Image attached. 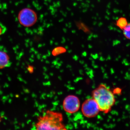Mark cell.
<instances>
[{
  "instance_id": "cell-1",
  "label": "cell",
  "mask_w": 130,
  "mask_h": 130,
  "mask_svg": "<svg viewBox=\"0 0 130 130\" xmlns=\"http://www.w3.org/2000/svg\"><path fill=\"white\" fill-rule=\"evenodd\" d=\"M63 121L61 113L47 110L38 118L35 130H68Z\"/></svg>"
},
{
  "instance_id": "cell-2",
  "label": "cell",
  "mask_w": 130,
  "mask_h": 130,
  "mask_svg": "<svg viewBox=\"0 0 130 130\" xmlns=\"http://www.w3.org/2000/svg\"><path fill=\"white\" fill-rule=\"evenodd\" d=\"M92 98L99 106L100 111L107 113L116 102L113 91L104 84H101L92 92Z\"/></svg>"
},
{
  "instance_id": "cell-3",
  "label": "cell",
  "mask_w": 130,
  "mask_h": 130,
  "mask_svg": "<svg viewBox=\"0 0 130 130\" xmlns=\"http://www.w3.org/2000/svg\"><path fill=\"white\" fill-rule=\"evenodd\" d=\"M18 19L21 25L24 27H29L34 25L37 21V14L32 9L25 8L19 12Z\"/></svg>"
},
{
  "instance_id": "cell-4",
  "label": "cell",
  "mask_w": 130,
  "mask_h": 130,
  "mask_svg": "<svg viewBox=\"0 0 130 130\" xmlns=\"http://www.w3.org/2000/svg\"><path fill=\"white\" fill-rule=\"evenodd\" d=\"M81 111L84 116L88 118H94L101 111L98 104L93 98L84 102L81 107Z\"/></svg>"
},
{
  "instance_id": "cell-5",
  "label": "cell",
  "mask_w": 130,
  "mask_h": 130,
  "mask_svg": "<svg viewBox=\"0 0 130 130\" xmlns=\"http://www.w3.org/2000/svg\"><path fill=\"white\" fill-rule=\"evenodd\" d=\"M63 106L64 110L68 113H75L79 109L80 101L76 96L72 95L67 96L63 101Z\"/></svg>"
},
{
  "instance_id": "cell-6",
  "label": "cell",
  "mask_w": 130,
  "mask_h": 130,
  "mask_svg": "<svg viewBox=\"0 0 130 130\" xmlns=\"http://www.w3.org/2000/svg\"><path fill=\"white\" fill-rule=\"evenodd\" d=\"M9 64V58L5 52L0 51V69L8 66Z\"/></svg>"
},
{
  "instance_id": "cell-7",
  "label": "cell",
  "mask_w": 130,
  "mask_h": 130,
  "mask_svg": "<svg viewBox=\"0 0 130 130\" xmlns=\"http://www.w3.org/2000/svg\"><path fill=\"white\" fill-rule=\"evenodd\" d=\"M128 24L127 20L125 18L121 17L116 21V25L119 28L123 30Z\"/></svg>"
},
{
  "instance_id": "cell-8",
  "label": "cell",
  "mask_w": 130,
  "mask_h": 130,
  "mask_svg": "<svg viewBox=\"0 0 130 130\" xmlns=\"http://www.w3.org/2000/svg\"><path fill=\"white\" fill-rule=\"evenodd\" d=\"M123 31L125 37L128 40H130V23L128 24Z\"/></svg>"
},
{
  "instance_id": "cell-9",
  "label": "cell",
  "mask_w": 130,
  "mask_h": 130,
  "mask_svg": "<svg viewBox=\"0 0 130 130\" xmlns=\"http://www.w3.org/2000/svg\"><path fill=\"white\" fill-rule=\"evenodd\" d=\"M1 121V117H0V121Z\"/></svg>"
}]
</instances>
